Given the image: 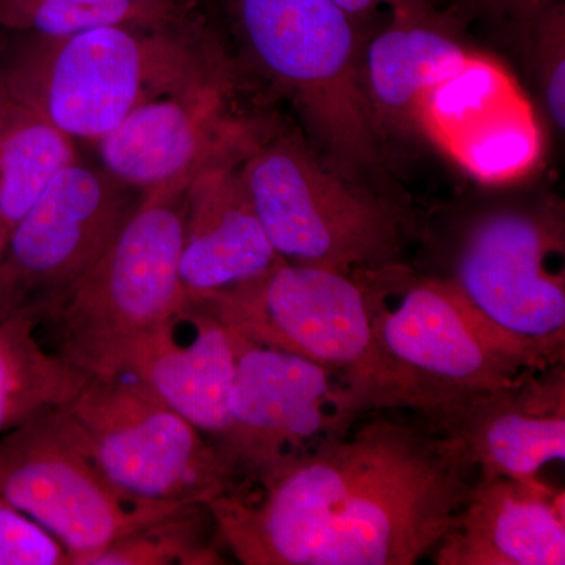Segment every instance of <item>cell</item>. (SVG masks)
<instances>
[{
	"instance_id": "cell-1",
	"label": "cell",
	"mask_w": 565,
	"mask_h": 565,
	"mask_svg": "<svg viewBox=\"0 0 565 565\" xmlns=\"http://www.w3.org/2000/svg\"><path fill=\"white\" fill-rule=\"evenodd\" d=\"M359 419L270 481L206 504L241 564L415 565L433 555L478 470L426 424Z\"/></svg>"
},
{
	"instance_id": "cell-2",
	"label": "cell",
	"mask_w": 565,
	"mask_h": 565,
	"mask_svg": "<svg viewBox=\"0 0 565 565\" xmlns=\"http://www.w3.org/2000/svg\"><path fill=\"white\" fill-rule=\"evenodd\" d=\"M0 79L71 139L96 141L145 104L232 76L199 14L65 36L0 33Z\"/></svg>"
},
{
	"instance_id": "cell-3",
	"label": "cell",
	"mask_w": 565,
	"mask_h": 565,
	"mask_svg": "<svg viewBox=\"0 0 565 565\" xmlns=\"http://www.w3.org/2000/svg\"><path fill=\"white\" fill-rule=\"evenodd\" d=\"M370 291L373 353L362 414L408 411L426 423L475 394L509 384L564 355L490 326L448 278H424L396 303Z\"/></svg>"
},
{
	"instance_id": "cell-4",
	"label": "cell",
	"mask_w": 565,
	"mask_h": 565,
	"mask_svg": "<svg viewBox=\"0 0 565 565\" xmlns=\"http://www.w3.org/2000/svg\"><path fill=\"white\" fill-rule=\"evenodd\" d=\"M253 68L299 111L310 143L345 180L381 159L362 88L359 20L333 0H221Z\"/></svg>"
},
{
	"instance_id": "cell-5",
	"label": "cell",
	"mask_w": 565,
	"mask_h": 565,
	"mask_svg": "<svg viewBox=\"0 0 565 565\" xmlns=\"http://www.w3.org/2000/svg\"><path fill=\"white\" fill-rule=\"evenodd\" d=\"M239 172L285 262L348 275L396 269L407 217L370 185L330 169L300 134L248 121Z\"/></svg>"
},
{
	"instance_id": "cell-6",
	"label": "cell",
	"mask_w": 565,
	"mask_h": 565,
	"mask_svg": "<svg viewBox=\"0 0 565 565\" xmlns=\"http://www.w3.org/2000/svg\"><path fill=\"white\" fill-rule=\"evenodd\" d=\"M189 184L141 193L90 274L44 322L51 351L85 377L122 373L134 345L191 299L180 273Z\"/></svg>"
},
{
	"instance_id": "cell-7",
	"label": "cell",
	"mask_w": 565,
	"mask_h": 565,
	"mask_svg": "<svg viewBox=\"0 0 565 565\" xmlns=\"http://www.w3.org/2000/svg\"><path fill=\"white\" fill-rule=\"evenodd\" d=\"M58 411L85 451L126 492L207 504L236 487L217 446L131 374L87 379Z\"/></svg>"
},
{
	"instance_id": "cell-8",
	"label": "cell",
	"mask_w": 565,
	"mask_h": 565,
	"mask_svg": "<svg viewBox=\"0 0 565 565\" xmlns=\"http://www.w3.org/2000/svg\"><path fill=\"white\" fill-rule=\"evenodd\" d=\"M0 497L54 535L70 565L185 504L137 497L110 481L58 407L0 435Z\"/></svg>"
},
{
	"instance_id": "cell-9",
	"label": "cell",
	"mask_w": 565,
	"mask_h": 565,
	"mask_svg": "<svg viewBox=\"0 0 565 565\" xmlns=\"http://www.w3.org/2000/svg\"><path fill=\"white\" fill-rule=\"evenodd\" d=\"M234 334L230 423L215 446L237 492L270 481L363 414L351 388L326 367Z\"/></svg>"
},
{
	"instance_id": "cell-10",
	"label": "cell",
	"mask_w": 565,
	"mask_h": 565,
	"mask_svg": "<svg viewBox=\"0 0 565 565\" xmlns=\"http://www.w3.org/2000/svg\"><path fill=\"white\" fill-rule=\"evenodd\" d=\"M192 299L245 340L326 367L359 405L373 353V315L367 286L355 275L280 259L258 277Z\"/></svg>"
},
{
	"instance_id": "cell-11",
	"label": "cell",
	"mask_w": 565,
	"mask_h": 565,
	"mask_svg": "<svg viewBox=\"0 0 565 565\" xmlns=\"http://www.w3.org/2000/svg\"><path fill=\"white\" fill-rule=\"evenodd\" d=\"M129 185L79 161L63 169L10 233L0 318L47 321L79 288L139 203Z\"/></svg>"
},
{
	"instance_id": "cell-12",
	"label": "cell",
	"mask_w": 565,
	"mask_h": 565,
	"mask_svg": "<svg viewBox=\"0 0 565 565\" xmlns=\"http://www.w3.org/2000/svg\"><path fill=\"white\" fill-rule=\"evenodd\" d=\"M564 225L546 211L498 210L470 226L449 281L501 332L565 351Z\"/></svg>"
},
{
	"instance_id": "cell-13",
	"label": "cell",
	"mask_w": 565,
	"mask_h": 565,
	"mask_svg": "<svg viewBox=\"0 0 565 565\" xmlns=\"http://www.w3.org/2000/svg\"><path fill=\"white\" fill-rule=\"evenodd\" d=\"M416 136L433 141L484 184L522 180L544 152L533 106L514 77L473 50L424 96L416 110Z\"/></svg>"
},
{
	"instance_id": "cell-14",
	"label": "cell",
	"mask_w": 565,
	"mask_h": 565,
	"mask_svg": "<svg viewBox=\"0 0 565 565\" xmlns=\"http://www.w3.org/2000/svg\"><path fill=\"white\" fill-rule=\"evenodd\" d=\"M230 92L232 81L211 82L131 111L96 140L103 169L140 193L191 182L247 129L230 114Z\"/></svg>"
},
{
	"instance_id": "cell-15",
	"label": "cell",
	"mask_w": 565,
	"mask_h": 565,
	"mask_svg": "<svg viewBox=\"0 0 565 565\" xmlns=\"http://www.w3.org/2000/svg\"><path fill=\"white\" fill-rule=\"evenodd\" d=\"M423 424L452 438L479 475L539 478L565 459L564 362L527 370Z\"/></svg>"
},
{
	"instance_id": "cell-16",
	"label": "cell",
	"mask_w": 565,
	"mask_h": 565,
	"mask_svg": "<svg viewBox=\"0 0 565 565\" xmlns=\"http://www.w3.org/2000/svg\"><path fill=\"white\" fill-rule=\"evenodd\" d=\"M236 334L200 300L141 338L122 373L134 375L217 445L230 423Z\"/></svg>"
},
{
	"instance_id": "cell-17",
	"label": "cell",
	"mask_w": 565,
	"mask_h": 565,
	"mask_svg": "<svg viewBox=\"0 0 565 565\" xmlns=\"http://www.w3.org/2000/svg\"><path fill=\"white\" fill-rule=\"evenodd\" d=\"M388 24L363 44L362 88L379 139L416 136L424 96L467 58L459 17L434 0H396Z\"/></svg>"
},
{
	"instance_id": "cell-18",
	"label": "cell",
	"mask_w": 565,
	"mask_h": 565,
	"mask_svg": "<svg viewBox=\"0 0 565 565\" xmlns=\"http://www.w3.org/2000/svg\"><path fill=\"white\" fill-rule=\"evenodd\" d=\"M564 490L541 478L478 475L448 533L437 565H564Z\"/></svg>"
},
{
	"instance_id": "cell-19",
	"label": "cell",
	"mask_w": 565,
	"mask_h": 565,
	"mask_svg": "<svg viewBox=\"0 0 565 565\" xmlns=\"http://www.w3.org/2000/svg\"><path fill=\"white\" fill-rule=\"evenodd\" d=\"M244 136L189 184L180 262L189 297L250 280L281 259L264 232L241 177Z\"/></svg>"
},
{
	"instance_id": "cell-20",
	"label": "cell",
	"mask_w": 565,
	"mask_h": 565,
	"mask_svg": "<svg viewBox=\"0 0 565 565\" xmlns=\"http://www.w3.org/2000/svg\"><path fill=\"white\" fill-rule=\"evenodd\" d=\"M77 161L74 139L0 79V221L9 237L52 180Z\"/></svg>"
},
{
	"instance_id": "cell-21",
	"label": "cell",
	"mask_w": 565,
	"mask_h": 565,
	"mask_svg": "<svg viewBox=\"0 0 565 565\" xmlns=\"http://www.w3.org/2000/svg\"><path fill=\"white\" fill-rule=\"evenodd\" d=\"M32 316L0 318V435L73 399L87 377L39 338Z\"/></svg>"
},
{
	"instance_id": "cell-22",
	"label": "cell",
	"mask_w": 565,
	"mask_h": 565,
	"mask_svg": "<svg viewBox=\"0 0 565 565\" xmlns=\"http://www.w3.org/2000/svg\"><path fill=\"white\" fill-rule=\"evenodd\" d=\"M199 17L189 0H0V33L65 36L106 25L169 24Z\"/></svg>"
},
{
	"instance_id": "cell-23",
	"label": "cell",
	"mask_w": 565,
	"mask_h": 565,
	"mask_svg": "<svg viewBox=\"0 0 565 565\" xmlns=\"http://www.w3.org/2000/svg\"><path fill=\"white\" fill-rule=\"evenodd\" d=\"M217 525L204 503H185L111 542L81 565L226 564Z\"/></svg>"
},
{
	"instance_id": "cell-24",
	"label": "cell",
	"mask_w": 565,
	"mask_h": 565,
	"mask_svg": "<svg viewBox=\"0 0 565 565\" xmlns=\"http://www.w3.org/2000/svg\"><path fill=\"white\" fill-rule=\"evenodd\" d=\"M544 93L550 118L557 129L565 126V3L557 2L519 31Z\"/></svg>"
},
{
	"instance_id": "cell-25",
	"label": "cell",
	"mask_w": 565,
	"mask_h": 565,
	"mask_svg": "<svg viewBox=\"0 0 565 565\" xmlns=\"http://www.w3.org/2000/svg\"><path fill=\"white\" fill-rule=\"evenodd\" d=\"M0 565H70L61 542L0 497Z\"/></svg>"
},
{
	"instance_id": "cell-26",
	"label": "cell",
	"mask_w": 565,
	"mask_h": 565,
	"mask_svg": "<svg viewBox=\"0 0 565 565\" xmlns=\"http://www.w3.org/2000/svg\"><path fill=\"white\" fill-rule=\"evenodd\" d=\"M468 10L512 25L516 32L563 0H460Z\"/></svg>"
},
{
	"instance_id": "cell-27",
	"label": "cell",
	"mask_w": 565,
	"mask_h": 565,
	"mask_svg": "<svg viewBox=\"0 0 565 565\" xmlns=\"http://www.w3.org/2000/svg\"><path fill=\"white\" fill-rule=\"evenodd\" d=\"M338 7H341L345 13L351 14L355 20H362L367 14L373 13L381 6L388 7L396 0H333Z\"/></svg>"
},
{
	"instance_id": "cell-28",
	"label": "cell",
	"mask_w": 565,
	"mask_h": 565,
	"mask_svg": "<svg viewBox=\"0 0 565 565\" xmlns=\"http://www.w3.org/2000/svg\"><path fill=\"white\" fill-rule=\"evenodd\" d=\"M7 243H9V233L0 221V259H2L3 252H6Z\"/></svg>"
}]
</instances>
